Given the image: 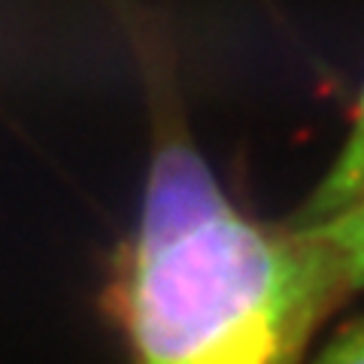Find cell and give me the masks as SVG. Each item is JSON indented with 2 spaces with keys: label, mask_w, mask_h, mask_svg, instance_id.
<instances>
[{
  "label": "cell",
  "mask_w": 364,
  "mask_h": 364,
  "mask_svg": "<svg viewBox=\"0 0 364 364\" xmlns=\"http://www.w3.org/2000/svg\"><path fill=\"white\" fill-rule=\"evenodd\" d=\"M152 100V161L122 270L134 364H298L346 298L325 246L301 225L237 210L182 124L173 67L155 25L128 13Z\"/></svg>",
  "instance_id": "6da1fadb"
},
{
  "label": "cell",
  "mask_w": 364,
  "mask_h": 364,
  "mask_svg": "<svg viewBox=\"0 0 364 364\" xmlns=\"http://www.w3.org/2000/svg\"><path fill=\"white\" fill-rule=\"evenodd\" d=\"M364 198V88L352 116V128L346 134L343 146L334 158V164L325 170V176L318 179V186L313 188V195L301 203L294 225H316L334 215L340 210H346L349 203H355Z\"/></svg>",
  "instance_id": "7a4b0ae2"
},
{
  "label": "cell",
  "mask_w": 364,
  "mask_h": 364,
  "mask_svg": "<svg viewBox=\"0 0 364 364\" xmlns=\"http://www.w3.org/2000/svg\"><path fill=\"white\" fill-rule=\"evenodd\" d=\"M294 225V222H291ZM316 234V240L325 246L328 258L340 277V286L346 294L364 289V198L349 203L328 219L316 225H301Z\"/></svg>",
  "instance_id": "3957f363"
},
{
  "label": "cell",
  "mask_w": 364,
  "mask_h": 364,
  "mask_svg": "<svg viewBox=\"0 0 364 364\" xmlns=\"http://www.w3.org/2000/svg\"><path fill=\"white\" fill-rule=\"evenodd\" d=\"M313 364H364V316L340 328L322 346Z\"/></svg>",
  "instance_id": "277c9868"
}]
</instances>
